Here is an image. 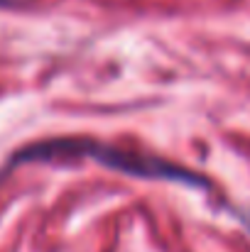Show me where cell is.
<instances>
[{
  "label": "cell",
  "instance_id": "obj_1",
  "mask_svg": "<svg viewBox=\"0 0 250 252\" xmlns=\"http://www.w3.org/2000/svg\"><path fill=\"white\" fill-rule=\"evenodd\" d=\"M74 159H91L110 171L135 176V179H150V181L162 179V181L184 184L189 189H201V191L211 189V181L204 174L181 167L172 159H165L155 152L108 145L91 137H54V140L25 145L10 157L7 169L22 167V164H62V162H74Z\"/></svg>",
  "mask_w": 250,
  "mask_h": 252
},
{
  "label": "cell",
  "instance_id": "obj_2",
  "mask_svg": "<svg viewBox=\"0 0 250 252\" xmlns=\"http://www.w3.org/2000/svg\"><path fill=\"white\" fill-rule=\"evenodd\" d=\"M10 2H15V0H0V5H10Z\"/></svg>",
  "mask_w": 250,
  "mask_h": 252
}]
</instances>
